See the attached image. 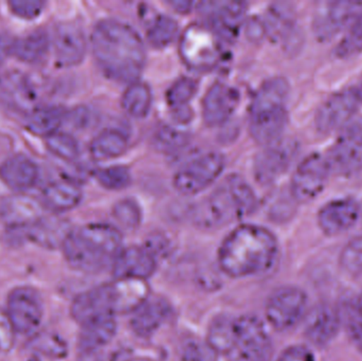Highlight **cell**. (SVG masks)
<instances>
[{"mask_svg":"<svg viewBox=\"0 0 362 361\" xmlns=\"http://www.w3.org/2000/svg\"><path fill=\"white\" fill-rule=\"evenodd\" d=\"M30 361H38L37 358H32Z\"/></svg>","mask_w":362,"mask_h":361,"instance_id":"91938a15","label":"cell"},{"mask_svg":"<svg viewBox=\"0 0 362 361\" xmlns=\"http://www.w3.org/2000/svg\"><path fill=\"white\" fill-rule=\"evenodd\" d=\"M356 309H358L359 313L362 315V292L361 297H359L358 301H357V304H355Z\"/></svg>","mask_w":362,"mask_h":361,"instance_id":"680465c9","label":"cell"},{"mask_svg":"<svg viewBox=\"0 0 362 361\" xmlns=\"http://www.w3.org/2000/svg\"><path fill=\"white\" fill-rule=\"evenodd\" d=\"M308 295L296 286H283L272 292L266 303L268 324L279 332L297 326L308 311Z\"/></svg>","mask_w":362,"mask_h":361,"instance_id":"9c48e42d","label":"cell"},{"mask_svg":"<svg viewBox=\"0 0 362 361\" xmlns=\"http://www.w3.org/2000/svg\"><path fill=\"white\" fill-rule=\"evenodd\" d=\"M78 361H114L104 350H78Z\"/></svg>","mask_w":362,"mask_h":361,"instance_id":"816d5d0a","label":"cell"},{"mask_svg":"<svg viewBox=\"0 0 362 361\" xmlns=\"http://www.w3.org/2000/svg\"><path fill=\"white\" fill-rule=\"evenodd\" d=\"M16 38L10 34H0V65L4 63L10 57H13V49Z\"/></svg>","mask_w":362,"mask_h":361,"instance_id":"f5cc1de1","label":"cell"},{"mask_svg":"<svg viewBox=\"0 0 362 361\" xmlns=\"http://www.w3.org/2000/svg\"><path fill=\"white\" fill-rule=\"evenodd\" d=\"M180 361H217V354L206 343L189 341L183 347Z\"/></svg>","mask_w":362,"mask_h":361,"instance_id":"7dc6e473","label":"cell"},{"mask_svg":"<svg viewBox=\"0 0 362 361\" xmlns=\"http://www.w3.org/2000/svg\"><path fill=\"white\" fill-rule=\"evenodd\" d=\"M129 148L127 136L116 129L102 131L93 138L89 146V152L95 160H108L122 156Z\"/></svg>","mask_w":362,"mask_h":361,"instance_id":"1f68e13d","label":"cell"},{"mask_svg":"<svg viewBox=\"0 0 362 361\" xmlns=\"http://www.w3.org/2000/svg\"><path fill=\"white\" fill-rule=\"evenodd\" d=\"M69 121L76 129H83L86 126L89 122V112L85 108H78L74 110L69 116Z\"/></svg>","mask_w":362,"mask_h":361,"instance_id":"11a10c76","label":"cell"},{"mask_svg":"<svg viewBox=\"0 0 362 361\" xmlns=\"http://www.w3.org/2000/svg\"><path fill=\"white\" fill-rule=\"evenodd\" d=\"M342 324L346 326L349 336L355 347L362 352V315L356 307H348L340 312Z\"/></svg>","mask_w":362,"mask_h":361,"instance_id":"bcb514c9","label":"cell"},{"mask_svg":"<svg viewBox=\"0 0 362 361\" xmlns=\"http://www.w3.org/2000/svg\"><path fill=\"white\" fill-rule=\"evenodd\" d=\"M362 52V15L348 28L346 35L340 40L334 49L339 59H346L356 57Z\"/></svg>","mask_w":362,"mask_h":361,"instance_id":"60d3db41","label":"cell"},{"mask_svg":"<svg viewBox=\"0 0 362 361\" xmlns=\"http://www.w3.org/2000/svg\"><path fill=\"white\" fill-rule=\"evenodd\" d=\"M0 99L12 110L29 114L38 107L35 83L21 70H8L0 74Z\"/></svg>","mask_w":362,"mask_h":361,"instance_id":"ac0fdd59","label":"cell"},{"mask_svg":"<svg viewBox=\"0 0 362 361\" xmlns=\"http://www.w3.org/2000/svg\"><path fill=\"white\" fill-rule=\"evenodd\" d=\"M355 88L344 89L329 95L317 110L315 126L322 135L341 131L353 120L359 108Z\"/></svg>","mask_w":362,"mask_h":361,"instance_id":"7c38bea8","label":"cell"},{"mask_svg":"<svg viewBox=\"0 0 362 361\" xmlns=\"http://www.w3.org/2000/svg\"><path fill=\"white\" fill-rule=\"evenodd\" d=\"M247 34L253 40H261L266 34L265 23L259 18H252L247 25Z\"/></svg>","mask_w":362,"mask_h":361,"instance_id":"db71d44e","label":"cell"},{"mask_svg":"<svg viewBox=\"0 0 362 361\" xmlns=\"http://www.w3.org/2000/svg\"><path fill=\"white\" fill-rule=\"evenodd\" d=\"M122 235L110 224H88L72 230L64 243V256L70 266L95 273L112 266L122 250Z\"/></svg>","mask_w":362,"mask_h":361,"instance_id":"3957f363","label":"cell"},{"mask_svg":"<svg viewBox=\"0 0 362 361\" xmlns=\"http://www.w3.org/2000/svg\"><path fill=\"white\" fill-rule=\"evenodd\" d=\"M325 157L335 175L352 177L362 172V117L353 119L339 131Z\"/></svg>","mask_w":362,"mask_h":361,"instance_id":"ba28073f","label":"cell"},{"mask_svg":"<svg viewBox=\"0 0 362 361\" xmlns=\"http://www.w3.org/2000/svg\"><path fill=\"white\" fill-rule=\"evenodd\" d=\"M17 228L23 231L25 239L47 249L63 247L72 231L67 220L57 216H42L28 226Z\"/></svg>","mask_w":362,"mask_h":361,"instance_id":"603a6c76","label":"cell"},{"mask_svg":"<svg viewBox=\"0 0 362 361\" xmlns=\"http://www.w3.org/2000/svg\"><path fill=\"white\" fill-rule=\"evenodd\" d=\"M362 15V1L354 0H336L325 2L315 17L313 28L317 40L327 42L335 37L342 30Z\"/></svg>","mask_w":362,"mask_h":361,"instance_id":"9a60e30c","label":"cell"},{"mask_svg":"<svg viewBox=\"0 0 362 361\" xmlns=\"http://www.w3.org/2000/svg\"><path fill=\"white\" fill-rule=\"evenodd\" d=\"M171 313V305L167 301L148 298L132 313V330L140 338H148L165 324Z\"/></svg>","mask_w":362,"mask_h":361,"instance_id":"d4e9b609","label":"cell"},{"mask_svg":"<svg viewBox=\"0 0 362 361\" xmlns=\"http://www.w3.org/2000/svg\"><path fill=\"white\" fill-rule=\"evenodd\" d=\"M38 177L37 165L25 155H14L0 165V180L11 190H29L35 186Z\"/></svg>","mask_w":362,"mask_h":361,"instance_id":"484cf974","label":"cell"},{"mask_svg":"<svg viewBox=\"0 0 362 361\" xmlns=\"http://www.w3.org/2000/svg\"><path fill=\"white\" fill-rule=\"evenodd\" d=\"M225 158L217 152H209L196 157L183 165L174 176L176 190L183 195H194L208 188L221 175Z\"/></svg>","mask_w":362,"mask_h":361,"instance_id":"8fae6325","label":"cell"},{"mask_svg":"<svg viewBox=\"0 0 362 361\" xmlns=\"http://www.w3.org/2000/svg\"><path fill=\"white\" fill-rule=\"evenodd\" d=\"M67 112L61 106H42L28 114L25 129L37 137H50L59 131Z\"/></svg>","mask_w":362,"mask_h":361,"instance_id":"f546056e","label":"cell"},{"mask_svg":"<svg viewBox=\"0 0 362 361\" xmlns=\"http://www.w3.org/2000/svg\"><path fill=\"white\" fill-rule=\"evenodd\" d=\"M42 207L33 197L15 195L0 203V218L14 228L25 227L42 218Z\"/></svg>","mask_w":362,"mask_h":361,"instance_id":"f1b7e54d","label":"cell"},{"mask_svg":"<svg viewBox=\"0 0 362 361\" xmlns=\"http://www.w3.org/2000/svg\"><path fill=\"white\" fill-rule=\"evenodd\" d=\"M82 199V189L76 182L59 179L50 182L44 189L42 205L54 213H63L74 209Z\"/></svg>","mask_w":362,"mask_h":361,"instance_id":"83f0119b","label":"cell"},{"mask_svg":"<svg viewBox=\"0 0 362 361\" xmlns=\"http://www.w3.org/2000/svg\"><path fill=\"white\" fill-rule=\"evenodd\" d=\"M178 33V23L169 15L158 14L153 17L146 28V37L155 48L169 46Z\"/></svg>","mask_w":362,"mask_h":361,"instance_id":"74e56055","label":"cell"},{"mask_svg":"<svg viewBox=\"0 0 362 361\" xmlns=\"http://www.w3.org/2000/svg\"><path fill=\"white\" fill-rule=\"evenodd\" d=\"M55 59L62 67H74L84 59L87 50L84 32L74 23L57 25L53 35Z\"/></svg>","mask_w":362,"mask_h":361,"instance_id":"7402d4cb","label":"cell"},{"mask_svg":"<svg viewBox=\"0 0 362 361\" xmlns=\"http://www.w3.org/2000/svg\"><path fill=\"white\" fill-rule=\"evenodd\" d=\"M50 48V38L45 30L38 29L21 38H16L13 57L28 64H36L46 57Z\"/></svg>","mask_w":362,"mask_h":361,"instance_id":"d6a6232c","label":"cell"},{"mask_svg":"<svg viewBox=\"0 0 362 361\" xmlns=\"http://www.w3.org/2000/svg\"><path fill=\"white\" fill-rule=\"evenodd\" d=\"M236 333V318L231 316H217L208 329L206 343L216 354L227 355L234 343Z\"/></svg>","mask_w":362,"mask_h":361,"instance_id":"d590c367","label":"cell"},{"mask_svg":"<svg viewBox=\"0 0 362 361\" xmlns=\"http://www.w3.org/2000/svg\"><path fill=\"white\" fill-rule=\"evenodd\" d=\"M341 268L348 275L361 276L362 273V235H357L344 246L339 256Z\"/></svg>","mask_w":362,"mask_h":361,"instance_id":"f6af8a7d","label":"cell"},{"mask_svg":"<svg viewBox=\"0 0 362 361\" xmlns=\"http://www.w3.org/2000/svg\"><path fill=\"white\" fill-rule=\"evenodd\" d=\"M31 348L34 351L47 357L61 360L68 354V345L59 335L52 333H42L31 341Z\"/></svg>","mask_w":362,"mask_h":361,"instance_id":"7bdbcfd3","label":"cell"},{"mask_svg":"<svg viewBox=\"0 0 362 361\" xmlns=\"http://www.w3.org/2000/svg\"><path fill=\"white\" fill-rule=\"evenodd\" d=\"M14 326L6 311L0 309V351L8 352L12 349L15 341Z\"/></svg>","mask_w":362,"mask_h":361,"instance_id":"681fc988","label":"cell"},{"mask_svg":"<svg viewBox=\"0 0 362 361\" xmlns=\"http://www.w3.org/2000/svg\"><path fill=\"white\" fill-rule=\"evenodd\" d=\"M198 10L206 19V25L214 30L223 40L238 35L246 14L247 4L242 1H202Z\"/></svg>","mask_w":362,"mask_h":361,"instance_id":"2e32d148","label":"cell"},{"mask_svg":"<svg viewBox=\"0 0 362 361\" xmlns=\"http://www.w3.org/2000/svg\"><path fill=\"white\" fill-rule=\"evenodd\" d=\"M70 312L81 326L115 317L118 312L114 283L103 284L78 295L72 302Z\"/></svg>","mask_w":362,"mask_h":361,"instance_id":"5bb4252c","label":"cell"},{"mask_svg":"<svg viewBox=\"0 0 362 361\" xmlns=\"http://www.w3.org/2000/svg\"><path fill=\"white\" fill-rule=\"evenodd\" d=\"M95 179L107 190L120 191L132 184V174L123 165H112L97 171Z\"/></svg>","mask_w":362,"mask_h":361,"instance_id":"ee69618b","label":"cell"},{"mask_svg":"<svg viewBox=\"0 0 362 361\" xmlns=\"http://www.w3.org/2000/svg\"><path fill=\"white\" fill-rule=\"evenodd\" d=\"M298 154L295 142L280 141L266 146L253 163L255 179L261 184H272L286 173Z\"/></svg>","mask_w":362,"mask_h":361,"instance_id":"e0dca14e","label":"cell"},{"mask_svg":"<svg viewBox=\"0 0 362 361\" xmlns=\"http://www.w3.org/2000/svg\"><path fill=\"white\" fill-rule=\"evenodd\" d=\"M46 2L40 0H12L8 2L10 10L15 16L23 19L37 18L44 11Z\"/></svg>","mask_w":362,"mask_h":361,"instance_id":"c3c4849f","label":"cell"},{"mask_svg":"<svg viewBox=\"0 0 362 361\" xmlns=\"http://www.w3.org/2000/svg\"><path fill=\"white\" fill-rule=\"evenodd\" d=\"M240 102V93L226 83L216 82L202 101V117L209 126H218L231 118Z\"/></svg>","mask_w":362,"mask_h":361,"instance_id":"ffe728a7","label":"cell"},{"mask_svg":"<svg viewBox=\"0 0 362 361\" xmlns=\"http://www.w3.org/2000/svg\"><path fill=\"white\" fill-rule=\"evenodd\" d=\"M168 4H169L170 6H173L174 10L177 11V12L187 13L193 8V6L195 4V2L181 0V1H169Z\"/></svg>","mask_w":362,"mask_h":361,"instance_id":"9f6ffc18","label":"cell"},{"mask_svg":"<svg viewBox=\"0 0 362 361\" xmlns=\"http://www.w3.org/2000/svg\"><path fill=\"white\" fill-rule=\"evenodd\" d=\"M46 146L54 156L68 162L76 161L80 156V146L74 136L57 131L46 138Z\"/></svg>","mask_w":362,"mask_h":361,"instance_id":"ab89813d","label":"cell"},{"mask_svg":"<svg viewBox=\"0 0 362 361\" xmlns=\"http://www.w3.org/2000/svg\"><path fill=\"white\" fill-rule=\"evenodd\" d=\"M255 191L244 178L229 175L192 212L194 224L204 229H218L255 211Z\"/></svg>","mask_w":362,"mask_h":361,"instance_id":"277c9868","label":"cell"},{"mask_svg":"<svg viewBox=\"0 0 362 361\" xmlns=\"http://www.w3.org/2000/svg\"><path fill=\"white\" fill-rule=\"evenodd\" d=\"M153 95L150 86L146 83H131L122 97V107L129 116L144 119L148 116L152 106Z\"/></svg>","mask_w":362,"mask_h":361,"instance_id":"8d00e7d4","label":"cell"},{"mask_svg":"<svg viewBox=\"0 0 362 361\" xmlns=\"http://www.w3.org/2000/svg\"><path fill=\"white\" fill-rule=\"evenodd\" d=\"M115 317L106 318L82 326L78 350H104L116 335Z\"/></svg>","mask_w":362,"mask_h":361,"instance_id":"e575fe53","label":"cell"},{"mask_svg":"<svg viewBox=\"0 0 362 361\" xmlns=\"http://www.w3.org/2000/svg\"><path fill=\"white\" fill-rule=\"evenodd\" d=\"M118 314L134 313L144 301L148 300L146 281L132 279H117L114 283Z\"/></svg>","mask_w":362,"mask_h":361,"instance_id":"4dcf8cb0","label":"cell"},{"mask_svg":"<svg viewBox=\"0 0 362 361\" xmlns=\"http://www.w3.org/2000/svg\"><path fill=\"white\" fill-rule=\"evenodd\" d=\"M189 141V137L187 133L170 125L158 127L153 135V144L156 150L167 154L177 152L187 146Z\"/></svg>","mask_w":362,"mask_h":361,"instance_id":"f35d334b","label":"cell"},{"mask_svg":"<svg viewBox=\"0 0 362 361\" xmlns=\"http://www.w3.org/2000/svg\"><path fill=\"white\" fill-rule=\"evenodd\" d=\"M197 91V82L189 76H181L170 87L167 93V101L173 110L176 120L181 123L191 120L189 102Z\"/></svg>","mask_w":362,"mask_h":361,"instance_id":"836d02e7","label":"cell"},{"mask_svg":"<svg viewBox=\"0 0 362 361\" xmlns=\"http://www.w3.org/2000/svg\"><path fill=\"white\" fill-rule=\"evenodd\" d=\"M355 90H356L357 97H358L359 101L362 103V80L361 82L359 83L358 87L355 88Z\"/></svg>","mask_w":362,"mask_h":361,"instance_id":"6f0895ef","label":"cell"},{"mask_svg":"<svg viewBox=\"0 0 362 361\" xmlns=\"http://www.w3.org/2000/svg\"><path fill=\"white\" fill-rule=\"evenodd\" d=\"M276 361H316V358L305 345H293L285 350Z\"/></svg>","mask_w":362,"mask_h":361,"instance_id":"f907efd6","label":"cell"},{"mask_svg":"<svg viewBox=\"0 0 362 361\" xmlns=\"http://www.w3.org/2000/svg\"><path fill=\"white\" fill-rule=\"evenodd\" d=\"M361 205L353 199H334L318 212V225L329 237L341 235L352 229L361 220Z\"/></svg>","mask_w":362,"mask_h":361,"instance_id":"d6986e66","label":"cell"},{"mask_svg":"<svg viewBox=\"0 0 362 361\" xmlns=\"http://www.w3.org/2000/svg\"><path fill=\"white\" fill-rule=\"evenodd\" d=\"M327 157L312 153L298 165L291 182V195L296 203H308L325 190L329 178Z\"/></svg>","mask_w":362,"mask_h":361,"instance_id":"30bf717a","label":"cell"},{"mask_svg":"<svg viewBox=\"0 0 362 361\" xmlns=\"http://www.w3.org/2000/svg\"><path fill=\"white\" fill-rule=\"evenodd\" d=\"M289 84L274 76L259 87L250 106V133L257 143L272 146L280 141L288 120L286 110Z\"/></svg>","mask_w":362,"mask_h":361,"instance_id":"5b68a950","label":"cell"},{"mask_svg":"<svg viewBox=\"0 0 362 361\" xmlns=\"http://www.w3.org/2000/svg\"><path fill=\"white\" fill-rule=\"evenodd\" d=\"M341 324V315L338 309L329 305H320L308 315L304 335L315 347L323 348L335 339Z\"/></svg>","mask_w":362,"mask_h":361,"instance_id":"cb8c5ba5","label":"cell"},{"mask_svg":"<svg viewBox=\"0 0 362 361\" xmlns=\"http://www.w3.org/2000/svg\"><path fill=\"white\" fill-rule=\"evenodd\" d=\"M90 40L93 57L105 76L129 84L138 81L146 66V46L132 25L103 19L93 28Z\"/></svg>","mask_w":362,"mask_h":361,"instance_id":"6da1fadb","label":"cell"},{"mask_svg":"<svg viewBox=\"0 0 362 361\" xmlns=\"http://www.w3.org/2000/svg\"><path fill=\"white\" fill-rule=\"evenodd\" d=\"M279 244L272 231L257 225L236 227L218 250L219 268L234 279L267 273L274 267Z\"/></svg>","mask_w":362,"mask_h":361,"instance_id":"7a4b0ae2","label":"cell"},{"mask_svg":"<svg viewBox=\"0 0 362 361\" xmlns=\"http://www.w3.org/2000/svg\"><path fill=\"white\" fill-rule=\"evenodd\" d=\"M266 34L272 40H282L285 45L291 46L293 42H299L297 29V18L293 6L286 2H276L268 8L267 17L264 21Z\"/></svg>","mask_w":362,"mask_h":361,"instance_id":"4316f807","label":"cell"},{"mask_svg":"<svg viewBox=\"0 0 362 361\" xmlns=\"http://www.w3.org/2000/svg\"><path fill=\"white\" fill-rule=\"evenodd\" d=\"M6 313L18 334H31L40 326L44 314L42 297L29 286H19L8 294Z\"/></svg>","mask_w":362,"mask_h":361,"instance_id":"4fadbf2b","label":"cell"},{"mask_svg":"<svg viewBox=\"0 0 362 361\" xmlns=\"http://www.w3.org/2000/svg\"><path fill=\"white\" fill-rule=\"evenodd\" d=\"M112 267L116 279L146 281L156 271L157 259L146 246H129L122 248Z\"/></svg>","mask_w":362,"mask_h":361,"instance_id":"44dd1931","label":"cell"},{"mask_svg":"<svg viewBox=\"0 0 362 361\" xmlns=\"http://www.w3.org/2000/svg\"><path fill=\"white\" fill-rule=\"evenodd\" d=\"M223 38L206 23H192L181 34V59L192 69H213L223 59Z\"/></svg>","mask_w":362,"mask_h":361,"instance_id":"8992f818","label":"cell"},{"mask_svg":"<svg viewBox=\"0 0 362 361\" xmlns=\"http://www.w3.org/2000/svg\"><path fill=\"white\" fill-rule=\"evenodd\" d=\"M274 345L265 326L259 318H236L233 345L226 355L228 361H272Z\"/></svg>","mask_w":362,"mask_h":361,"instance_id":"52a82bcc","label":"cell"},{"mask_svg":"<svg viewBox=\"0 0 362 361\" xmlns=\"http://www.w3.org/2000/svg\"><path fill=\"white\" fill-rule=\"evenodd\" d=\"M112 216L116 222L127 231L136 230L141 224V209L137 201L133 199L119 201L112 208Z\"/></svg>","mask_w":362,"mask_h":361,"instance_id":"b9f144b4","label":"cell"},{"mask_svg":"<svg viewBox=\"0 0 362 361\" xmlns=\"http://www.w3.org/2000/svg\"><path fill=\"white\" fill-rule=\"evenodd\" d=\"M361 220H362V207H361Z\"/></svg>","mask_w":362,"mask_h":361,"instance_id":"94428289","label":"cell"}]
</instances>
